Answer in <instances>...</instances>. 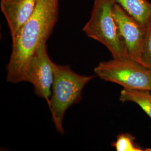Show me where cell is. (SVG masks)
<instances>
[{"label": "cell", "instance_id": "obj_1", "mask_svg": "<svg viewBox=\"0 0 151 151\" xmlns=\"http://www.w3.org/2000/svg\"><path fill=\"white\" fill-rule=\"evenodd\" d=\"M59 0H37L32 16L12 39L7 81L24 82L27 66L39 47L47 42L58 18Z\"/></svg>", "mask_w": 151, "mask_h": 151}, {"label": "cell", "instance_id": "obj_2", "mask_svg": "<svg viewBox=\"0 0 151 151\" xmlns=\"http://www.w3.org/2000/svg\"><path fill=\"white\" fill-rule=\"evenodd\" d=\"M96 76L80 75L68 65L54 63V81L48 105L55 127L60 134L65 133L63 120L66 111L80 102L83 88Z\"/></svg>", "mask_w": 151, "mask_h": 151}, {"label": "cell", "instance_id": "obj_3", "mask_svg": "<svg viewBox=\"0 0 151 151\" xmlns=\"http://www.w3.org/2000/svg\"><path fill=\"white\" fill-rule=\"evenodd\" d=\"M113 0H95L89 20L83 27L87 37L103 44L113 58H129L114 15Z\"/></svg>", "mask_w": 151, "mask_h": 151}, {"label": "cell", "instance_id": "obj_4", "mask_svg": "<svg viewBox=\"0 0 151 151\" xmlns=\"http://www.w3.org/2000/svg\"><path fill=\"white\" fill-rule=\"evenodd\" d=\"M96 76L125 89L151 91V69L130 58L103 61L94 68Z\"/></svg>", "mask_w": 151, "mask_h": 151}, {"label": "cell", "instance_id": "obj_5", "mask_svg": "<svg viewBox=\"0 0 151 151\" xmlns=\"http://www.w3.org/2000/svg\"><path fill=\"white\" fill-rule=\"evenodd\" d=\"M54 63L47 51V42L42 44L30 60L24 82L32 83L35 94L48 104L54 81Z\"/></svg>", "mask_w": 151, "mask_h": 151}, {"label": "cell", "instance_id": "obj_6", "mask_svg": "<svg viewBox=\"0 0 151 151\" xmlns=\"http://www.w3.org/2000/svg\"><path fill=\"white\" fill-rule=\"evenodd\" d=\"M113 12L130 58L144 65L142 56L146 27L116 4Z\"/></svg>", "mask_w": 151, "mask_h": 151}, {"label": "cell", "instance_id": "obj_7", "mask_svg": "<svg viewBox=\"0 0 151 151\" xmlns=\"http://www.w3.org/2000/svg\"><path fill=\"white\" fill-rule=\"evenodd\" d=\"M37 0H1V10L5 17L13 39L32 16Z\"/></svg>", "mask_w": 151, "mask_h": 151}, {"label": "cell", "instance_id": "obj_8", "mask_svg": "<svg viewBox=\"0 0 151 151\" xmlns=\"http://www.w3.org/2000/svg\"><path fill=\"white\" fill-rule=\"evenodd\" d=\"M130 16L145 27L151 17V3L148 0H113Z\"/></svg>", "mask_w": 151, "mask_h": 151}, {"label": "cell", "instance_id": "obj_9", "mask_svg": "<svg viewBox=\"0 0 151 151\" xmlns=\"http://www.w3.org/2000/svg\"><path fill=\"white\" fill-rule=\"evenodd\" d=\"M151 91L123 88L119 96L122 103L133 102L139 105L151 119Z\"/></svg>", "mask_w": 151, "mask_h": 151}, {"label": "cell", "instance_id": "obj_10", "mask_svg": "<svg viewBox=\"0 0 151 151\" xmlns=\"http://www.w3.org/2000/svg\"><path fill=\"white\" fill-rule=\"evenodd\" d=\"M135 138L130 133H120L111 146L116 151H150L151 148H143L135 143Z\"/></svg>", "mask_w": 151, "mask_h": 151}, {"label": "cell", "instance_id": "obj_11", "mask_svg": "<svg viewBox=\"0 0 151 151\" xmlns=\"http://www.w3.org/2000/svg\"><path fill=\"white\" fill-rule=\"evenodd\" d=\"M142 60L144 65L151 69V17L146 27Z\"/></svg>", "mask_w": 151, "mask_h": 151}]
</instances>
